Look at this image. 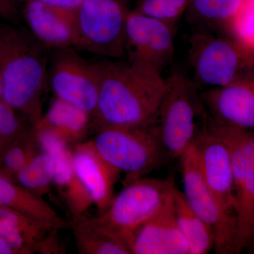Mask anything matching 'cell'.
Wrapping results in <instances>:
<instances>
[{
    "instance_id": "9",
    "label": "cell",
    "mask_w": 254,
    "mask_h": 254,
    "mask_svg": "<svg viewBox=\"0 0 254 254\" xmlns=\"http://www.w3.org/2000/svg\"><path fill=\"white\" fill-rule=\"evenodd\" d=\"M47 83L55 98L93 116L99 98L95 64L85 60L76 48L50 51Z\"/></svg>"
},
{
    "instance_id": "2",
    "label": "cell",
    "mask_w": 254,
    "mask_h": 254,
    "mask_svg": "<svg viewBox=\"0 0 254 254\" xmlns=\"http://www.w3.org/2000/svg\"><path fill=\"white\" fill-rule=\"evenodd\" d=\"M50 51L26 26L0 21V73L3 100L33 126L43 115Z\"/></svg>"
},
{
    "instance_id": "18",
    "label": "cell",
    "mask_w": 254,
    "mask_h": 254,
    "mask_svg": "<svg viewBox=\"0 0 254 254\" xmlns=\"http://www.w3.org/2000/svg\"><path fill=\"white\" fill-rule=\"evenodd\" d=\"M75 171L91 195L100 214L110 206L114 197V186L120 174L106 163L95 150L91 140L72 147Z\"/></svg>"
},
{
    "instance_id": "7",
    "label": "cell",
    "mask_w": 254,
    "mask_h": 254,
    "mask_svg": "<svg viewBox=\"0 0 254 254\" xmlns=\"http://www.w3.org/2000/svg\"><path fill=\"white\" fill-rule=\"evenodd\" d=\"M190 43V63L198 83L225 86L254 71V55L231 37L197 32Z\"/></svg>"
},
{
    "instance_id": "1",
    "label": "cell",
    "mask_w": 254,
    "mask_h": 254,
    "mask_svg": "<svg viewBox=\"0 0 254 254\" xmlns=\"http://www.w3.org/2000/svg\"><path fill=\"white\" fill-rule=\"evenodd\" d=\"M99 98L93 119L103 126L154 124L165 78L151 68L122 59L95 62Z\"/></svg>"
},
{
    "instance_id": "20",
    "label": "cell",
    "mask_w": 254,
    "mask_h": 254,
    "mask_svg": "<svg viewBox=\"0 0 254 254\" xmlns=\"http://www.w3.org/2000/svg\"><path fill=\"white\" fill-rule=\"evenodd\" d=\"M0 206L28 214L53 225L60 230L69 228L68 222L62 218L43 197L34 194L1 173Z\"/></svg>"
},
{
    "instance_id": "19",
    "label": "cell",
    "mask_w": 254,
    "mask_h": 254,
    "mask_svg": "<svg viewBox=\"0 0 254 254\" xmlns=\"http://www.w3.org/2000/svg\"><path fill=\"white\" fill-rule=\"evenodd\" d=\"M92 119L91 114L55 98L33 128L51 132L73 147L83 142L91 127Z\"/></svg>"
},
{
    "instance_id": "29",
    "label": "cell",
    "mask_w": 254,
    "mask_h": 254,
    "mask_svg": "<svg viewBox=\"0 0 254 254\" xmlns=\"http://www.w3.org/2000/svg\"><path fill=\"white\" fill-rule=\"evenodd\" d=\"M21 18L17 0H0V20L18 24Z\"/></svg>"
},
{
    "instance_id": "23",
    "label": "cell",
    "mask_w": 254,
    "mask_h": 254,
    "mask_svg": "<svg viewBox=\"0 0 254 254\" xmlns=\"http://www.w3.org/2000/svg\"><path fill=\"white\" fill-rule=\"evenodd\" d=\"M14 181L32 193L43 197L54 185V163L46 152L41 150L15 176Z\"/></svg>"
},
{
    "instance_id": "4",
    "label": "cell",
    "mask_w": 254,
    "mask_h": 254,
    "mask_svg": "<svg viewBox=\"0 0 254 254\" xmlns=\"http://www.w3.org/2000/svg\"><path fill=\"white\" fill-rule=\"evenodd\" d=\"M91 141L106 163L126 174L128 184L149 173L165 158L155 123L99 127Z\"/></svg>"
},
{
    "instance_id": "12",
    "label": "cell",
    "mask_w": 254,
    "mask_h": 254,
    "mask_svg": "<svg viewBox=\"0 0 254 254\" xmlns=\"http://www.w3.org/2000/svg\"><path fill=\"white\" fill-rule=\"evenodd\" d=\"M192 143L196 150L200 171L209 189L222 210L235 219L230 147L208 127L207 118Z\"/></svg>"
},
{
    "instance_id": "30",
    "label": "cell",
    "mask_w": 254,
    "mask_h": 254,
    "mask_svg": "<svg viewBox=\"0 0 254 254\" xmlns=\"http://www.w3.org/2000/svg\"><path fill=\"white\" fill-rule=\"evenodd\" d=\"M19 4L26 1H32L60 8V9L76 11L84 0H17Z\"/></svg>"
},
{
    "instance_id": "24",
    "label": "cell",
    "mask_w": 254,
    "mask_h": 254,
    "mask_svg": "<svg viewBox=\"0 0 254 254\" xmlns=\"http://www.w3.org/2000/svg\"><path fill=\"white\" fill-rule=\"evenodd\" d=\"M41 150L33 127L0 155V173L14 180L18 172Z\"/></svg>"
},
{
    "instance_id": "5",
    "label": "cell",
    "mask_w": 254,
    "mask_h": 254,
    "mask_svg": "<svg viewBox=\"0 0 254 254\" xmlns=\"http://www.w3.org/2000/svg\"><path fill=\"white\" fill-rule=\"evenodd\" d=\"M175 187L173 178L138 179L128 183L114 197L110 206L93 219L130 250L133 232L158 211Z\"/></svg>"
},
{
    "instance_id": "17",
    "label": "cell",
    "mask_w": 254,
    "mask_h": 254,
    "mask_svg": "<svg viewBox=\"0 0 254 254\" xmlns=\"http://www.w3.org/2000/svg\"><path fill=\"white\" fill-rule=\"evenodd\" d=\"M130 250L132 254H190L177 224L173 193L155 215L135 230Z\"/></svg>"
},
{
    "instance_id": "14",
    "label": "cell",
    "mask_w": 254,
    "mask_h": 254,
    "mask_svg": "<svg viewBox=\"0 0 254 254\" xmlns=\"http://www.w3.org/2000/svg\"><path fill=\"white\" fill-rule=\"evenodd\" d=\"M60 230L22 212L0 206V236L15 254H62Z\"/></svg>"
},
{
    "instance_id": "27",
    "label": "cell",
    "mask_w": 254,
    "mask_h": 254,
    "mask_svg": "<svg viewBox=\"0 0 254 254\" xmlns=\"http://www.w3.org/2000/svg\"><path fill=\"white\" fill-rule=\"evenodd\" d=\"M242 0H190V6L203 21L227 26L240 8Z\"/></svg>"
},
{
    "instance_id": "6",
    "label": "cell",
    "mask_w": 254,
    "mask_h": 254,
    "mask_svg": "<svg viewBox=\"0 0 254 254\" xmlns=\"http://www.w3.org/2000/svg\"><path fill=\"white\" fill-rule=\"evenodd\" d=\"M208 127L230 147L234 180L236 252L254 238V130L223 126L207 118Z\"/></svg>"
},
{
    "instance_id": "21",
    "label": "cell",
    "mask_w": 254,
    "mask_h": 254,
    "mask_svg": "<svg viewBox=\"0 0 254 254\" xmlns=\"http://www.w3.org/2000/svg\"><path fill=\"white\" fill-rule=\"evenodd\" d=\"M80 254H131L121 240L84 214L71 216L68 221Z\"/></svg>"
},
{
    "instance_id": "8",
    "label": "cell",
    "mask_w": 254,
    "mask_h": 254,
    "mask_svg": "<svg viewBox=\"0 0 254 254\" xmlns=\"http://www.w3.org/2000/svg\"><path fill=\"white\" fill-rule=\"evenodd\" d=\"M129 11L120 0H84L75 11L76 49L103 57L123 59L125 27Z\"/></svg>"
},
{
    "instance_id": "32",
    "label": "cell",
    "mask_w": 254,
    "mask_h": 254,
    "mask_svg": "<svg viewBox=\"0 0 254 254\" xmlns=\"http://www.w3.org/2000/svg\"><path fill=\"white\" fill-rule=\"evenodd\" d=\"M3 95H4V88H3L2 78L0 73V100H3Z\"/></svg>"
},
{
    "instance_id": "10",
    "label": "cell",
    "mask_w": 254,
    "mask_h": 254,
    "mask_svg": "<svg viewBox=\"0 0 254 254\" xmlns=\"http://www.w3.org/2000/svg\"><path fill=\"white\" fill-rule=\"evenodd\" d=\"M179 158L181 161L184 195L191 208L211 229L215 252L237 253L236 221L222 210L207 185L193 143Z\"/></svg>"
},
{
    "instance_id": "25",
    "label": "cell",
    "mask_w": 254,
    "mask_h": 254,
    "mask_svg": "<svg viewBox=\"0 0 254 254\" xmlns=\"http://www.w3.org/2000/svg\"><path fill=\"white\" fill-rule=\"evenodd\" d=\"M33 127L26 117L0 100V155Z\"/></svg>"
},
{
    "instance_id": "28",
    "label": "cell",
    "mask_w": 254,
    "mask_h": 254,
    "mask_svg": "<svg viewBox=\"0 0 254 254\" xmlns=\"http://www.w3.org/2000/svg\"><path fill=\"white\" fill-rule=\"evenodd\" d=\"M190 0H139L134 11L161 20L175 27L190 6Z\"/></svg>"
},
{
    "instance_id": "31",
    "label": "cell",
    "mask_w": 254,
    "mask_h": 254,
    "mask_svg": "<svg viewBox=\"0 0 254 254\" xmlns=\"http://www.w3.org/2000/svg\"><path fill=\"white\" fill-rule=\"evenodd\" d=\"M0 254H15L14 250L1 236H0Z\"/></svg>"
},
{
    "instance_id": "13",
    "label": "cell",
    "mask_w": 254,
    "mask_h": 254,
    "mask_svg": "<svg viewBox=\"0 0 254 254\" xmlns=\"http://www.w3.org/2000/svg\"><path fill=\"white\" fill-rule=\"evenodd\" d=\"M214 123L243 130H254V71L225 86L200 93Z\"/></svg>"
},
{
    "instance_id": "15",
    "label": "cell",
    "mask_w": 254,
    "mask_h": 254,
    "mask_svg": "<svg viewBox=\"0 0 254 254\" xmlns=\"http://www.w3.org/2000/svg\"><path fill=\"white\" fill-rule=\"evenodd\" d=\"M34 131L41 149L53 158L54 185L66 203L70 215L84 214L93 201L75 171L72 147L51 132L35 128Z\"/></svg>"
},
{
    "instance_id": "16",
    "label": "cell",
    "mask_w": 254,
    "mask_h": 254,
    "mask_svg": "<svg viewBox=\"0 0 254 254\" xmlns=\"http://www.w3.org/2000/svg\"><path fill=\"white\" fill-rule=\"evenodd\" d=\"M20 13L26 27L50 51L76 48L75 11L28 1L20 4Z\"/></svg>"
},
{
    "instance_id": "33",
    "label": "cell",
    "mask_w": 254,
    "mask_h": 254,
    "mask_svg": "<svg viewBox=\"0 0 254 254\" xmlns=\"http://www.w3.org/2000/svg\"></svg>"
},
{
    "instance_id": "22",
    "label": "cell",
    "mask_w": 254,
    "mask_h": 254,
    "mask_svg": "<svg viewBox=\"0 0 254 254\" xmlns=\"http://www.w3.org/2000/svg\"><path fill=\"white\" fill-rule=\"evenodd\" d=\"M173 201L177 224L188 244L190 254L208 253L214 247L211 229L191 208L177 187L173 191Z\"/></svg>"
},
{
    "instance_id": "26",
    "label": "cell",
    "mask_w": 254,
    "mask_h": 254,
    "mask_svg": "<svg viewBox=\"0 0 254 254\" xmlns=\"http://www.w3.org/2000/svg\"><path fill=\"white\" fill-rule=\"evenodd\" d=\"M226 27L230 37L254 55V0H242Z\"/></svg>"
},
{
    "instance_id": "11",
    "label": "cell",
    "mask_w": 254,
    "mask_h": 254,
    "mask_svg": "<svg viewBox=\"0 0 254 254\" xmlns=\"http://www.w3.org/2000/svg\"><path fill=\"white\" fill-rule=\"evenodd\" d=\"M175 27L133 11L127 16L125 53L128 61L161 73L175 54Z\"/></svg>"
},
{
    "instance_id": "3",
    "label": "cell",
    "mask_w": 254,
    "mask_h": 254,
    "mask_svg": "<svg viewBox=\"0 0 254 254\" xmlns=\"http://www.w3.org/2000/svg\"><path fill=\"white\" fill-rule=\"evenodd\" d=\"M206 118L195 81L179 71L165 78L155 122L165 158H180L193 143Z\"/></svg>"
}]
</instances>
